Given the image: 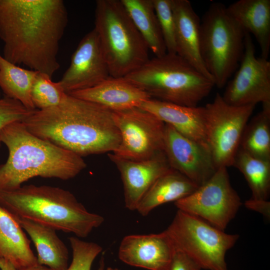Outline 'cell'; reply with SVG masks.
<instances>
[{"label":"cell","instance_id":"23","mask_svg":"<svg viewBox=\"0 0 270 270\" xmlns=\"http://www.w3.org/2000/svg\"><path fill=\"white\" fill-rule=\"evenodd\" d=\"M198 188L187 177L170 168L154 182L140 201L136 210L142 216H146L156 207L184 198Z\"/></svg>","mask_w":270,"mask_h":270},{"label":"cell","instance_id":"12","mask_svg":"<svg viewBox=\"0 0 270 270\" xmlns=\"http://www.w3.org/2000/svg\"><path fill=\"white\" fill-rule=\"evenodd\" d=\"M222 96L235 106L270 104V62L256 56L254 44L246 32L240 66Z\"/></svg>","mask_w":270,"mask_h":270},{"label":"cell","instance_id":"8","mask_svg":"<svg viewBox=\"0 0 270 270\" xmlns=\"http://www.w3.org/2000/svg\"><path fill=\"white\" fill-rule=\"evenodd\" d=\"M166 230L176 248L206 270H228L226 253L240 237L179 210Z\"/></svg>","mask_w":270,"mask_h":270},{"label":"cell","instance_id":"10","mask_svg":"<svg viewBox=\"0 0 270 270\" xmlns=\"http://www.w3.org/2000/svg\"><path fill=\"white\" fill-rule=\"evenodd\" d=\"M174 204L178 210L224 230L242 202L230 184L227 168L220 167L204 184Z\"/></svg>","mask_w":270,"mask_h":270},{"label":"cell","instance_id":"31","mask_svg":"<svg viewBox=\"0 0 270 270\" xmlns=\"http://www.w3.org/2000/svg\"><path fill=\"white\" fill-rule=\"evenodd\" d=\"M34 110L28 109L19 101L6 96L0 98V132L10 124L22 122Z\"/></svg>","mask_w":270,"mask_h":270},{"label":"cell","instance_id":"19","mask_svg":"<svg viewBox=\"0 0 270 270\" xmlns=\"http://www.w3.org/2000/svg\"><path fill=\"white\" fill-rule=\"evenodd\" d=\"M171 2L176 23V54L213 82L200 55V20L189 0Z\"/></svg>","mask_w":270,"mask_h":270},{"label":"cell","instance_id":"5","mask_svg":"<svg viewBox=\"0 0 270 270\" xmlns=\"http://www.w3.org/2000/svg\"><path fill=\"white\" fill-rule=\"evenodd\" d=\"M152 98L196 106L214 86V82L177 54L155 56L124 77Z\"/></svg>","mask_w":270,"mask_h":270},{"label":"cell","instance_id":"1","mask_svg":"<svg viewBox=\"0 0 270 270\" xmlns=\"http://www.w3.org/2000/svg\"><path fill=\"white\" fill-rule=\"evenodd\" d=\"M68 22L62 0H0L3 57L52 78Z\"/></svg>","mask_w":270,"mask_h":270},{"label":"cell","instance_id":"17","mask_svg":"<svg viewBox=\"0 0 270 270\" xmlns=\"http://www.w3.org/2000/svg\"><path fill=\"white\" fill-rule=\"evenodd\" d=\"M68 94L95 103L112 112L140 107L152 98L146 92L124 77L111 76L92 88Z\"/></svg>","mask_w":270,"mask_h":270},{"label":"cell","instance_id":"11","mask_svg":"<svg viewBox=\"0 0 270 270\" xmlns=\"http://www.w3.org/2000/svg\"><path fill=\"white\" fill-rule=\"evenodd\" d=\"M121 137L116 156L132 160H142L164 152L165 124L151 112L140 107L112 112Z\"/></svg>","mask_w":270,"mask_h":270},{"label":"cell","instance_id":"24","mask_svg":"<svg viewBox=\"0 0 270 270\" xmlns=\"http://www.w3.org/2000/svg\"><path fill=\"white\" fill-rule=\"evenodd\" d=\"M134 26L155 56L166 53L152 0H120Z\"/></svg>","mask_w":270,"mask_h":270},{"label":"cell","instance_id":"37","mask_svg":"<svg viewBox=\"0 0 270 270\" xmlns=\"http://www.w3.org/2000/svg\"></svg>","mask_w":270,"mask_h":270},{"label":"cell","instance_id":"13","mask_svg":"<svg viewBox=\"0 0 270 270\" xmlns=\"http://www.w3.org/2000/svg\"><path fill=\"white\" fill-rule=\"evenodd\" d=\"M110 76L98 36L94 28L80 42L58 82L64 92L69 94L92 88Z\"/></svg>","mask_w":270,"mask_h":270},{"label":"cell","instance_id":"14","mask_svg":"<svg viewBox=\"0 0 270 270\" xmlns=\"http://www.w3.org/2000/svg\"><path fill=\"white\" fill-rule=\"evenodd\" d=\"M164 152L170 167L198 186L208 181L217 170L208 149L166 124Z\"/></svg>","mask_w":270,"mask_h":270},{"label":"cell","instance_id":"26","mask_svg":"<svg viewBox=\"0 0 270 270\" xmlns=\"http://www.w3.org/2000/svg\"><path fill=\"white\" fill-rule=\"evenodd\" d=\"M240 148L251 156L270 161V104L248 120L243 132Z\"/></svg>","mask_w":270,"mask_h":270},{"label":"cell","instance_id":"29","mask_svg":"<svg viewBox=\"0 0 270 270\" xmlns=\"http://www.w3.org/2000/svg\"><path fill=\"white\" fill-rule=\"evenodd\" d=\"M68 240L72 258L66 270H91L93 262L102 252V247L96 243L86 242L76 236H70ZM101 262L98 270H104V260Z\"/></svg>","mask_w":270,"mask_h":270},{"label":"cell","instance_id":"36","mask_svg":"<svg viewBox=\"0 0 270 270\" xmlns=\"http://www.w3.org/2000/svg\"><path fill=\"white\" fill-rule=\"evenodd\" d=\"M106 270H119L117 268H113L111 267H108L107 268Z\"/></svg>","mask_w":270,"mask_h":270},{"label":"cell","instance_id":"35","mask_svg":"<svg viewBox=\"0 0 270 270\" xmlns=\"http://www.w3.org/2000/svg\"><path fill=\"white\" fill-rule=\"evenodd\" d=\"M22 270H52L47 266H44L37 265L31 268H29Z\"/></svg>","mask_w":270,"mask_h":270},{"label":"cell","instance_id":"22","mask_svg":"<svg viewBox=\"0 0 270 270\" xmlns=\"http://www.w3.org/2000/svg\"><path fill=\"white\" fill-rule=\"evenodd\" d=\"M14 218L33 242L38 254V264L52 270H67L68 250L58 236L56 230L28 220Z\"/></svg>","mask_w":270,"mask_h":270},{"label":"cell","instance_id":"4","mask_svg":"<svg viewBox=\"0 0 270 270\" xmlns=\"http://www.w3.org/2000/svg\"><path fill=\"white\" fill-rule=\"evenodd\" d=\"M0 206L14 217L28 220L84 238L104 218L88 211L70 192L46 185L28 184L0 190Z\"/></svg>","mask_w":270,"mask_h":270},{"label":"cell","instance_id":"34","mask_svg":"<svg viewBox=\"0 0 270 270\" xmlns=\"http://www.w3.org/2000/svg\"><path fill=\"white\" fill-rule=\"evenodd\" d=\"M0 269L1 270H16L9 262L0 259Z\"/></svg>","mask_w":270,"mask_h":270},{"label":"cell","instance_id":"28","mask_svg":"<svg viewBox=\"0 0 270 270\" xmlns=\"http://www.w3.org/2000/svg\"><path fill=\"white\" fill-rule=\"evenodd\" d=\"M66 94L58 82H54L48 76L38 72L32 86L30 96L36 109L44 110L59 104Z\"/></svg>","mask_w":270,"mask_h":270},{"label":"cell","instance_id":"6","mask_svg":"<svg viewBox=\"0 0 270 270\" xmlns=\"http://www.w3.org/2000/svg\"><path fill=\"white\" fill-rule=\"evenodd\" d=\"M94 25L110 76L124 77L149 60L148 47L120 0H96Z\"/></svg>","mask_w":270,"mask_h":270},{"label":"cell","instance_id":"21","mask_svg":"<svg viewBox=\"0 0 270 270\" xmlns=\"http://www.w3.org/2000/svg\"><path fill=\"white\" fill-rule=\"evenodd\" d=\"M242 29L252 34L261 56L268 59L270 50V0H239L227 7Z\"/></svg>","mask_w":270,"mask_h":270},{"label":"cell","instance_id":"18","mask_svg":"<svg viewBox=\"0 0 270 270\" xmlns=\"http://www.w3.org/2000/svg\"><path fill=\"white\" fill-rule=\"evenodd\" d=\"M140 108L210 150L205 130L204 106H186L151 98Z\"/></svg>","mask_w":270,"mask_h":270},{"label":"cell","instance_id":"15","mask_svg":"<svg viewBox=\"0 0 270 270\" xmlns=\"http://www.w3.org/2000/svg\"><path fill=\"white\" fill-rule=\"evenodd\" d=\"M176 250L166 230L149 234H132L122 240L118 258L128 265L148 270H168Z\"/></svg>","mask_w":270,"mask_h":270},{"label":"cell","instance_id":"9","mask_svg":"<svg viewBox=\"0 0 270 270\" xmlns=\"http://www.w3.org/2000/svg\"><path fill=\"white\" fill-rule=\"evenodd\" d=\"M255 106L230 105L217 93L214 100L204 106L207 142L217 169L232 166Z\"/></svg>","mask_w":270,"mask_h":270},{"label":"cell","instance_id":"16","mask_svg":"<svg viewBox=\"0 0 270 270\" xmlns=\"http://www.w3.org/2000/svg\"><path fill=\"white\" fill-rule=\"evenodd\" d=\"M108 156L120 172L125 206L131 210H136L140 201L154 182L172 168L164 152L138 160L124 158L112 153Z\"/></svg>","mask_w":270,"mask_h":270},{"label":"cell","instance_id":"2","mask_svg":"<svg viewBox=\"0 0 270 270\" xmlns=\"http://www.w3.org/2000/svg\"><path fill=\"white\" fill-rule=\"evenodd\" d=\"M22 123L34 135L82 157L114 152L121 142L112 111L68 94L56 106L36 109Z\"/></svg>","mask_w":270,"mask_h":270},{"label":"cell","instance_id":"7","mask_svg":"<svg viewBox=\"0 0 270 270\" xmlns=\"http://www.w3.org/2000/svg\"><path fill=\"white\" fill-rule=\"evenodd\" d=\"M245 33L220 2L212 3L200 20L201 57L218 88L226 84L240 62Z\"/></svg>","mask_w":270,"mask_h":270},{"label":"cell","instance_id":"30","mask_svg":"<svg viewBox=\"0 0 270 270\" xmlns=\"http://www.w3.org/2000/svg\"><path fill=\"white\" fill-rule=\"evenodd\" d=\"M166 52L176 54V23L171 0H152Z\"/></svg>","mask_w":270,"mask_h":270},{"label":"cell","instance_id":"33","mask_svg":"<svg viewBox=\"0 0 270 270\" xmlns=\"http://www.w3.org/2000/svg\"><path fill=\"white\" fill-rule=\"evenodd\" d=\"M244 206L248 209L262 214L267 218L270 216V202L268 200H256L250 198L246 200Z\"/></svg>","mask_w":270,"mask_h":270},{"label":"cell","instance_id":"20","mask_svg":"<svg viewBox=\"0 0 270 270\" xmlns=\"http://www.w3.org/2000/svg\"><path fill=\"white\" fill-rule=\"evenodd\" d=\"M0 259L16 270L38 265L30 241L16 219L0 206Z\"/></svg>","mask_w":270,"mask_h":270},{"label":"cell","instance_id":"32","mask_svg":"<svg viewBox=\"0 0 270 270\" xmlns=\"http://www.w3.org/2000/svg\"><path fill=\"white\" fill-rule=\"evenodd\" d=\"M200 266L190 256L176 248L168 270H201Z\"/></svg>","mask_w":270,"mask_h":270},{"label":"cell","instance_id":"25","mask_svg":"<svg viewBox=\"0 0 270 270\" xmlns=\"http://www.w3.org/2000/svg\"><path fill=\"white\" fill-rule=\"evenodd\" d=\"M38 72L27 70L6 60L0 54V88L4 96L20 102L30 110H36L30 96Z\"/></svg>","mask_w":270,"mask_h":270},{"label":"cell","instance_id":"3","mask_svg":"<svg viewBox=\"0 0 270 270\" xmlns=\"http://www.w3.org/2000/svg\"><path fill=\"white\" fill-rule=\"evenodd\" d=\"M0 142L8 151L0 165V190L18 188L36 176L68 180L86 167L82 157L34 135L22 122L4 127Z\"/></svg>","mask_w":270,"mask_h":270},{"label":"cell","instance_id":"27","mask_svg":"<svg viewBox=\"0 0 270 270\" xmlns=\"http://www.w3.org/2000/svg\"><path fill=\"white\" fill-rule=\"evenodd\" d=\"M232 166L242 172L251 190V198L268 200L270 192V161L253 157L238 150Z\"/></svg>","mask_w":270,"mask_h":270}]
</instances>
